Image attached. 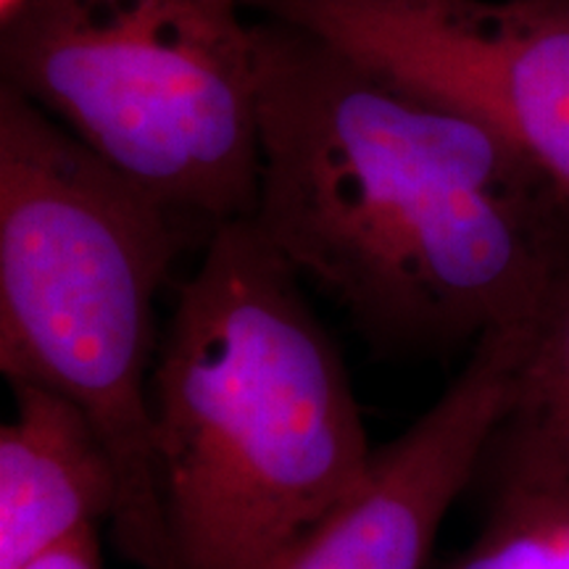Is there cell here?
Here are the masks:
<instances>
[{
  "label": "cell",
  "mask_w": 569,
  "mask_h": 569,
  "mask_svg": "<svg viewBox=\"0 0 569 569\" xmlns=\"http://www.w3.org/2000/svg\"><path fill=\"white\" fill-rule=\"evenodd\" d=\"M253 224L375 346L528 322L569 256V198L509 140L293 24L253 21Z\"/></svg>",
  "instance_id": "1"
},
{
  "label": "cell",
  "mask_w": 569,
  "mask_h": 569,
  "mask_svg": "<svg viewBox=\"0 0 569 569\" xmlns=\"http://www.w3.org/2000/svg\"><path fill=\"white\" fill-rule=\"evenodd\" d=\"M172 569H261L365 480V422L301 277L253 219L213 227L151 377Z\"/></svg>",
  "instance_id": "2"
},
{
  "label": "cell",
  "mask_w": 569,
  "mask_h": 569,
  "mask_svg": "<svg viewBox=\"0 0 569 569\" xmlns=\"http://www.w3.org/2000/svg\"><path fill=\"white\" fill-rule=\"evenodd\" d=\"M180 248L174 213L0 84V369L101 432L122 482L113 543L138 569H172L151 377L153 303Z\"/></svg>",
  "instance_id": "3"
},
{
  "label": "cell",
  "mask_w": 569,
  "mask_h": 569,
  "mask_svg": "<svg viewBox=\"0 0 569 569\" xmlns=\"http://www.w3.org/2000/svg\"><path fill=\"white\" fill-rule=\"evenodd\" d=\"M243 0H27L0 69L174 217L251 219L259 71Z\"/></svg>",
  "instance_id": "4"
},
{
  "label": "cell",
  "mask_w": 569,
  "mask_h": 569,
  "mask_svg": "<svg viewBox=\"0 0 569 569\" xmlns=\"http://www.w3.org/2000/svg\"><path fill=\"white\" fill-rule=\"evenodd\" d=\"M480 119L569 198V0H243Z\"/></svg>",
  "instance_id": "5"
},
{
  "label": "cell",
  "mask_w": 569,
  "mask_h": 569,
  "mask_svg": "<svg viewBox=\"0 0 569 569\" xmlns=\"http://www.w3.org/2000/svg\"><path fill=\"white\" fill-rule=\"evenodd\" d=\"M519 359L522 327L486 332L446 393L377 448L365 480L261 569H432L446 515L515 409Z\"/></svg>",
  "instance_id": "6"
},
{
  "label": "cell",
  "mask_w": 569,
  "mask_h": 569,
  "mask_svg": "<svg viewBox=\"0 0 569 569\" xmlns=\"http://www.w3.org/2000/svg\"><path fill=\"white\" fill-rule=\"evenodd\" d=\"M11 390L17 415L0 430V569H24L101 519L111 522L122 482L77 403L24 382Z\"/></svg>",
  "instance_id": "7"
},
{
  "label": "cell",
  "mask_w": 569,
  "mask_h": 569,
  "mask_svg": "<svg viewBox=\"0 0 569 569\" xmlns=\"http://www.w3.org/2000/svg\"><path fill=\"white\" fill-rule=\"evenodd\" d=\"M478 478V536L440 569H569V446L511 409Z\"/></svg>",
  "instance_id": "8"
},
{
  "label": "cell",
  "mask_w": 569,
  "mask_h": 569,
  "mask_svg": "<svg viewBox=\"0 0 569 569\" xmlns=\"http://www.w3.org/2000/svg\"><path fill=\"white\" fill-rule=\"evenodd\" d=\"M522 327L515 411L569 446V256Z\"/></svg>",
  "instance_id": "9"
},
{
  "label": "cell",
  "mask_w": 569,
  "mask_h": 569,
  "mask_svg": "<svg viewBox=\"0 0 569 569\" xmlns=\"http://www.w3.org/2000/svg\"><path fill=\"white\" fill-rule=\"evenodd\" d=\"M24 569H103L98 530H88L82 536L67 540L59 549L46 553Z\"/></svg>",
  "instance_id": "10"
},
{
  "label": "cell",
  "mask_w": 569,
  "mask_h": 569,
  "mask_svg": "<svg viewBox=\"0 0 569 569\" xmlns=\"http://www.w3.org/2000/svg\"><path fill=\"white\" fill-rule=\"evenodd\" d=\"M24 3L27 0H0V17H3V21L11 19Z\"/></svg>",
  "instance_id": "11"
}]
</instances>
